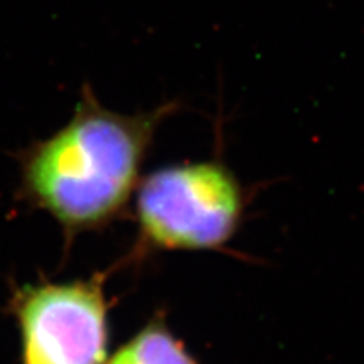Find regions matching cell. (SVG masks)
Listing matches in <instances>:
<instances>
[{"instance_id": "7a4b0ae2", "label": "cell", "mask_w": 364, "mask_h": 364, "mask_svg": "<svg viewBox=\"0 0 364 364\" xmlns=\"http://www.w3.org/2000/svg\"><path fill=\"white\" fill-rule=\"evenodd\" d=\"M247 193L220 158L155 170L140 186L136 211L143 231L167 247L210 249L238 230Z\"/></svg>"}, {"instance_id": "277c9868", "label": "cell", "mask_w": 364, "mask_h": 364, "mask_svg": "<svg viewBox=\"0 0 364 364\" xmlns=\"http://www.w3.org/2000/svg\"><path fill=\"white\" fill-rule=\"evenodd\" d=\"M109 364H196L166 329L151 326L120 349Z\"/></svg>"}, {"instance_id": "6da1fadb", "label": "cell", "mask_w": 364, "mask_h": 364, "mask_svg": "<svg viewBox=\"0 0 364 364\" xmlns=\"http://www.w3.org/2000/svg\"><path fill=\"white\" fill-rule=\"evenodd\" d=\"M179 107L167 100L122 114L85 84L67 123L18 154L25 195L68 226L109 219L128 202L155 134Z\"/></svg>"}, {"instance_id": "3957f363", "label": "cell", "mask_w": 364, "mask_h": 364, "mask_svg": "<svg viewBox=\"0 0 364 364\" xmlns=\"http://www.w3.org/2000/svg\"><path fill=\"white\" fill-rule=\"evenodd\" d=\"M25 364H104L105 302L91 284L44 286L18 301Z\"/></svg>"}]
</instances>
